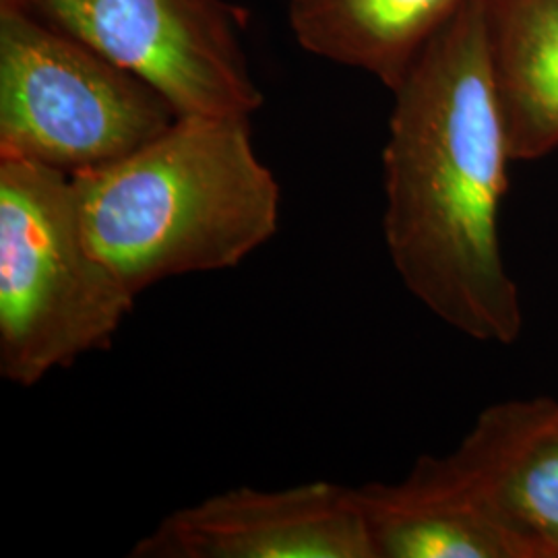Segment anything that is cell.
I'll list each match as a JSON object with an SVG mask.
<instances>
[{
  "label": "cell",
  "mask_w": 558,
  "mask_h": 558,
  "mask_svg": "<svg viewBox=\"0 0 558 558\" xmlns=\"http://www.w3.org/2000/svg\"><path fill=\"white\" fill-rule=\"evenodd\" d=\"M177 119L156 87L85 41L0 9V158L73 177L131 156Z\"/></svg>",
  "instance_id": "obj_4"
},
{
  "label": "cell",
  "mask_w": 558,
  "mask_h": 558,
  "mask_svg": "<svg viewBox=\"0 0 558 558\" xmlns=\"http://www.w3.org/2000/svg\"><path fill=\"white\" fill-rule=\"evenodd\" d=\"M391 94L383 149L389 259L437 319L476 341L513 343L523 311L499 240L513 156L482 0H465Z\"/></svg>",
  "instance_id": "obj_1"
},
{
  "label": "cell",
  "mask_w": 558,
  "mask_h": 558,
  "mask_svg": "<svg viewBox=\"0 0 558 558\" xmlns=\"http://www.w3.org/2000/svg\"><path fill=\"white\" fill-rule=\"evenodd\" d=\"M133 558H377L356 486H240L182 507L131 548Z\"/></svg>",
  "instance_id": "obj_6"
},
{
  "label": "cell",
  "mask_w": 558,
  "mask_h": 558,
  "mask_svg": "<svg viewBox=\"0 0 558 558\" xmlns=\"http://www.w3.org/2000/svg\"><path fill=\"white\" fill-rule=\"evenodd\" d=\"M135 299L83 239L71 174L0 158V375L34 387L106 350Z\"/></svg>",
  "instance_id": "obj_3"
},
{
  "label": "cell",
  "mask_w": 558,
  "mask_h": 558,
  "mask_svg": "<svg viewBox=\"0 0 558 558\" xmlns=\"http://www.w3.org/2000/svg\"><path fill=\"white\" fill-rule=\"evenodd\" d=\"M248 120L179 117L131 156L71 177L83 239L135 296L239 267L276 236L279 184Z\"/></svg>",
  "instance_id": "obj_2"
},
{
  "label": "cell",
  "mask_w": 558,
  "mask_h": 558,
  "mask_svg": "<svg viewBox=\"0 0 558 558\" xmlns=\"http://www.w3.org/2000/svg\"><path fill=\"white\" fill-rule=\"evenodd\" d=\"M356 493L377 558H532L449 456L420 458L405 478Z\"/></svg>",
  "instance_id": "obj_8"
},
{
  "label": "cell",
  "mask_w": 558,
  "mask_h": 558,
  "mask_svg": "<svg viewBox=\"0 0 558 558\" xmlns=\"http://www.w3.org/2000/svg\"><path fill=\"white\" fill-rule=\"evenodd\" d=\"M513 161L558 149V0H482Z\"/></svg>",
  "instance_id": "obj_10"
},
{
  "label": "cell",
  "mask_w": 558,
  "mask_h": 558,
  "mask_svg": "<svg viewBox=\"0 0 558 558\" xmlns=\"http://www.w3.org/2000/svg\"><path fill=\"white\" fill-rule=\"evenodd\" d=\"M449 458L532 558H558L557 399L486 408Z\"/></svg>",
  "instance_id": "obj_7"
},
{
  "label": "cell",
  "mask_w": 558,
  "mask_h": 558,
  "mask_svg": "<svg viewBox=\"0 0 558 558\" xmlns=\"http://www.w3.org/2000/svg\"><path fill=\"white\" fill-rule=\"evenodd\" d=\"M465 0H290L300 46L396 89Z\"/></svg>",
  "instance_id": "obj_9"
},
{
  "label": "cell",
  "mask_w": 558,
  "mask_h": 558,
  "mask_svg": "<svg viewBox=\"0 0 558 558\" xmlns=\"http://www.w3.org/2000/svg\"><path fill=\"white\" fill-rule=\"evenodd\" d=\"M156 87L179 117L251 119L263 94L223 0H0Z\"/></svg>",
  "instance_id": "obj_5"
}]
</instances>
